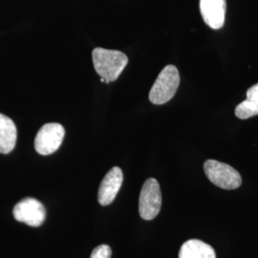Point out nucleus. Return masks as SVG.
<instances>
[{"instance_id":"obj_1","label":"nucleus","mask_w":258,"mask_h":258,"mask_svg":"<svg viewBox=\"0 0 258 258\" xmlns=\"http://www.w3.org/2000/svg\"><path fill=\"white\" fill-rule=\"evenodd\" d=\"M96 72L105 80V83L116 81L128 62L125 54L116 50L95 48L92 52Z\"/></svg>"},{"instance_id":"obj_2","label":"nucleus","mask_w":258,"mask_h":258,"mask_svg":"<svg viewBox=\"0 0 258 258\" xmlns=\"http://www.w3.org/2000/svg\"><path fill=\"white\" fill-rule=\"evenodd\" d=\"M180 84L179 71L174 65H166L161 71L149 92V101L153 104H164L175 95Z\"/></svg>"},{"instance_id":"obj_3","label":"nucleus","mask_w":258,"mask_h":258,"mask_svg":"<svg viewBox=\"0 0 258 258\" xmlns=\"http://www.w3.org/2000/svg\"><path fill=\"white\" fill-rule=\"evenodd\" d=\"M204 170L212 184L223 189H235L242 184L239 172L228 164L208 160L204 164Z\"/></svg>"},{"instance_id":"obj_4","label":"nucleus","mask_w":258,"mask_h":258,"mask_svg":"<svg viewBox=\"0 0 258 258\" xmlns=\"http://www.w3.org/2000/svg\"><path fill=\"white\" fill-rule=\"evenodd\" d=\"M162 207V194L156 179L149 178L142 187L139 198V212L144 220L156 217Z\"/></svg>"},{"instance_id":"obj_5","label":"nucleus","mask_w":258,"mask_h":258,"mask_svg":"<svg viewBox=\"0 0 258 258\" xmlns=\"http://www.w3.org/2000/svg\"><path fill=\"white\" fill-rule=\"evenodd\" d=\"M65 130L59 123H46L37 132L35 148L41 155H50L55 152L64 138Z\"/></svg>"},{"instance_id":"obj_6","label":"nucleus","mask_w":258,"mask_h":258,"mask_svg":"<svg viewBox=\"0 0 258 258\" xmlns=\"http://www.w3.org/2000/svg\"><path fill=\"white\" fill-rule=\"evenodd\" d=\"M14 217L17 221L31 227H39L46 217L45 208L35 198L27 197L17 204L14 208Z\"/></svg>"},{"instance_id":"obj_7","label":"nucleus","mask_w":258,"mask_h":258,"mask_svg":"<svg viewBox=\"0 0 258 258\" xmlns=\"http://www.w3.org/2000/svg\"><path fill=\"white\" fill-rule=\"evenodd\" d=\"M123 175L120 167L114 166L102 179L98 192V200L102 206L110 205L116 198L122 184Z\"/></svg>"},{"instance_id":"obj_8","label":"nucleus","mask_w":258,"mask_h":258,"mask_svg":"<svg viewBox=\"0 0 258 258\" xmlns=\"http://www.w3.org/2000/svg\"><path fill=\"white\" fill-rule=\"evenodd\" d=\"M226 10V0H200V12L204 21L214 30L223 27Z\"/></svg>"},{"instance_id":"obj_9","label":"nucleus","mask_w":258,"mask_h":258,"mask_svg":"<svg viewBox=\"0 0 258 258\" xmlns=\"http://www.w3.org/2000/svg\"><path fill=\"white\" fill-rule=\"evenodd\" d=\"M18 130L9 117L0 113V153L8 154L16 147Z\"/></svg>"},{"instance_id":"obj_10","label":"nucleus","mask_w":258,"mask_h":258,"mask_svg":"<svg viewBox=\"0 0 258 258\" xmlns=\"http://www.w3.org/2000/svg\"><path fill=\"white\" fill-rule=\"evenodd\" d=\"M179 258H216L212 246L198 239L187 240L182 245Z\"/></svg>"},{"instance_id":"obj_11","label":"nucleus","mask_w":258,"mask_h":258,"mask_svg":"<svg viewBox=\"0 0 258 258\" xmlns=\"http://www.w3.org/2000/svg\"><path fill=\"white\" fill-rule=\"evenodd\" d=\"M234 113L241 120H247L258 115V83L249 87L247 91V99L240 102Z\"/></svg>"},{"instance_id":"obj_12","label":"nucleus","mask_w":258,"mask_h":258,"mask_svg":"<svg viewBox=\"0 0 258 258\" xmlns=\"http://www.w3.org/2000/svg\"><path fill=\"white\" fill-rule=\"evenodd\" d=\"M112 250L108 245H100L93 249L90 258H111Z\"/></svg>"}]
</instances>
